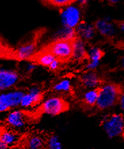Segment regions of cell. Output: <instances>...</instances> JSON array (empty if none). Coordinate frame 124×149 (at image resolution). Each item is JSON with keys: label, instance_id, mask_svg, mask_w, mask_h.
Wrapping results in <instances>:
<instances>
[{"label": "cell", "instance_id": "cell-1", "mask_svg": "<svg viewBox=\"0 0 124 149\" xmlns=\"http://www.w3.org/2000/svg\"><path fill=\"white\" fill-rule=\"evenodd\" d=\"M122 92L118 85L113 83H106L98 88V99L96 107L99 110L105 111L112 109L118 104Z\"/></svg>", "mask_w": 124, "mask_h": 149}, {"label": "cell", "instance_id": "cell-2", "mask_svg": "<svg viewBox=\"0 0 124 149\" xmlns=\"http://www.w3.org/2000/svg\"><path fill=\"white\" fill-rule=\"evenodd\" d=\"M101 123L103 130L109 138H117L124 134V117L121 113L105 115Z\"/></svg>", "mask_w": 124, "mask_h": 149}, {"label": "cell", "instance_id": "cell-3", "mask_svg": "<svg viewBox=\"0 0 124 149\" xmlns=\"http://www.w3.org/2000/svg\"><path fill=\"white\" fill-rule=\"evenodd\" d=\"M83 18L82 8L75 3L61 8L60 19L63 26L75 29L81 23Z\"/></svg>", "mask_w": 124, "mask_h": 149}, {"label": "cell", "instance_id": "cell-4", "mask_svg": "<svg viewBox=\"0 0 124 149\" xmlns=\"http://www.w3.org/2000/svg\"><path fill=\"white\" fill-rule=\"evenodd\" d=\"M69 108V104L63 97L51 96L44 99L41 102L40 110L45 115L57 116L64 113Z\"/></svg>", "mask_w": 124, "mask_h": 149}, {"label": "cell", "instance_id": "cell-5", "mask_svg": "<svg viewBox=\"0 0 124 149\" xmlns=\"http://www.w3.org/2000/svg\"><path fill=\"white\" fill-rule=\"evenodd\" d=\"M45 49L52 54L62 63L72 60L73 41L67 40H54L47 45Z\"/></svg>", "mask_w": 124, "mask_h": 149}, {"label": "cell", "instance_id": "cell-6", "mask_svg": "<svg viewBox=\"0 0 124 149\" xmlns=\"http://www.w3.org/2000/svg\"><path fill=\"white\" fill-rule=\"evenodd\" d=\"M24 94L23 91L19 89L2 92L0 94V112L5 113L20 107Z\"/></svg>", "mask_w": 124, "mask_h": 149}, {"label": "cell", "instance_id": "cell-7", "mask_svg": "<svg viewBox=\"0 0 124 149\" xmlns=\"http://www.w3.org/2000/svg\"><path fill=\"white\" fill-rule=\"evenodd\" d=\"M94 25L97 33L105 38H113L117 36V31H119L118 26L109 16L97 20Z\"/></svg>", "mask_w": 124, "mask_h": 149}, {"label": "cell", "instance_id": "cell-8", "mask_svg": "<svg viewBox=\"0 0 124 149\" xmlns=\"http://www.w3.org/2000/svg\"><path fill=\"white\" fill-rule=\"evenodd\" d=\"M20 80V74L16 70L6 67L0 69V90L1 92L11 90Z\"/></svg>", "mask_w": 124, "mask_h": 149}, {"label": "cell", "instance_id": "cell-9", "mask_svg": "<svg viewBox=\"0 0 124 149\" xmlns=\"http://www.w3.org/2000/svg\"><path fill=\"white\" fill-rule=\"evenodd\" d=\"M5 122L12 130H22L27 124V117L24 111L19 109H13L7 114Z\"/></svg>", "mask_w": 124, "mask_h": 149}, {"label": "cell", "instance_id": "cell-10", "mask_svg": "<svg viewBox=\"0 0 124 149\" xmlns=\"http://www.w3.org/2000/svg\"><path fill=\"white\" fill-rule=\"evenodd\" d=\"M42 98L43 91L40 87L38 86H31L27 92H24L20 107L24 109H30L40 102Z\"/></svg>", "mask_w": 124, "mask_h": 149}, {"label": "cell", "instance_id": "cell-11", "mask_svg": "<svg viewBox=\"0 0 124 149\" xmlns=\"http://www.w3.org/2000/svg\"><path fill=\"white\" fill-rule=\"evenodd\" d=\"M103 56H104V52L100 47L96 45L88 47L86 60L88 61L86 64V71H94L98 69Z\"/></svg>", "mask_w": 124, "mask_h": 149}, {"label": "cell", "instance_id": "cell-12", "mask_svg": "<svg viewBox=\"0 0 124 149\" xmlns=\"http://www.w3.org/2000/svg\"><path fill=\"white\" fill-rule=\"evenodd\" d=\"M38 53V47L33 41L20 45L14 52V56L18 61H26L32 60Z\"/></svg>", "mask_w": 124, "mask_h": 149}, {"label": "cell", "instance_id": "cell-13", "mask_svg": "<svg viewBox=\"0 0 124 149\" xmlns=\"http://www.w3.org/2000/svg\"><path fill=\"white\" fill-rule=\"evenodd\" d=\"M77 37L86 42L92 41L96 37L97 31L94 24L82 22L75 29Z\"/></svg>", "mask_w": 124, "mask_h": 149}, {"label": "cell", "instance_id": "cell-14", "mask_svg": "<svg viewBox=\"0 0 124 149\" xmlns=\"http://www.w3.org/2000/svg\"><path fill=\"white\" fill-rule=\"evenodd\" d=\"M88 47L87 42L77 37L73 41V56L72 60L75 62H82L87 60Z\"/></svg>", "mask_w": 124, "mask_h": 149}, {"label": "cell", "instance_id": "cell-15", "mask_svg": "<svg viewBox=\"0 0 124 149\" xmlns=\"http://www.w3.org/2000/svg\"><path fill=\"white\" fill-rule=\"evenodd\" d=\"M82 86L87 90L98 89L101 86L100 77L95 71H87L80 76Z\"/></svg>", "mask_w": 124, "mask_h": 149}, {"label": "cell", "instance_id": "cell-16", "mask_svg": "<svg viewBox=\"0 0 124 149\" xmlns=\"http://www.w3.org/2000/svg\"><path fill=\"white\" fill-rule=\"evenodd\" d=\"M20 140L17 132L12 129H2L0 134V142L6 144L8 147L16 146Z\"/></svg>", "mask_w": 124, "mask_h": 149}, {"label": "cell", "instance_id": "cell-17", "mask_svg": "<svg viewBox=\"0 0 124 149\" xmlns=\"http://www.w3.org/2000/svg\"><path fill=\"white\" fill-rule=\"evenodd\" d=\"M56 59V58L50 52L45 49L42 51H40V52L37 53V54L32 60L36 62L38 65L49 69L52 64Z\"/></svg>", "mask_w": 124, "mask_h": 149}, {"label": "cell", "instance_id": "cell-18", "mask_svg": "<svg viewBox=\"0 0 124 149\" xmlns=\"http://www.w3.org/2000/svg\"><path fill=\"white\" fill-rule=\"evenodd\" d=\"M75 29H72L68 26H63L59 28L53 34V41L54 40H67L72 41L77 38Z\"/></svg>", "mask_w": 124, "mask_h": 149}, {"label": "cell", "instance_id": "cell-19", "mask_svg": "<svg viewBox=\"0 0 124 149\" xmlns=\"http://www.w3.org/2000/svg\"><path fill=\"white\" fill-rule=\"evenodd\" d=\"M23 144L25 149L43 148L45 145V140L40 134H32L24 139Z\"/></svg>", "mask_w": 124, "mask_h": 149}, {"label": "cell", "instance_id": "cell-20", "mask_svg": "<svg viewBox=\"0 0 124 149\" xmlns=\"http://www.w3.org/2000/svg\"><path fill=\"white\" fill-rule=\"evenodd\" d=\"M98 99V88L86 90L82 94V100L86 107H93L96 106Z\"/></svg>", "mask_w": 124, "mask_h": 149}, {"label": "cell", "instance_id": "cell-21", "mask_svg": "<svg viewBox=\"0 0 124 149\" xmlns=\"http://www.w3.org/2000/svg\"><path fill=\"white\" fill-rule=\"evenodd\" d=\"M73 89L71 80L68 78H64L59 81L53 86V90L60 94H65L71 92Z\"/></svg>", "mask_w": 124, "mask_h": 149}, {"label": "cell", "instance_id": "cell-22", "mask_svg": "<svg viewBox=\"0 0 124 149\" xmlns=\"http://www.w3.org/2000/svg\"><path fill=\"white\" fill-rule=\"evenodd\" d=\"M46 149H64L60 138L56 135H52L46 141Z\"/></svg>", "mask_w": 124, "mask_h": 149}, {"label": "cell", "instance_id": "cell-23", "mask_svg": "<svg viewBox=\"0 0 124 149\" xmlns=\"http://www.w3.org/2000/svg\"><path fill=\"white\" fill-rule=\"evenodd\" d=\"M43 1L48 6L61 9L70 4L74 3L76 0H43Z\"/></svg>", "mask_w": 124, "mask_h": 149}, {"label": "cell", "instance_id": "cell-24", "mask_svg": "<svg viewBox=\"0 0 124 149\" xmlns=\"http://www.w3.org/2000/svg\"><path fill=\"white\" fill-rule=\"evenodd\" d=\"M38 65L33 60L26 61L23 65V71L26 74H31L36 71Z\"/></svg>", "mask_w": 124, "mask_h": 149}, {"label": "cell", "instance_id": "cell-25", "mask_svg": "<svg viewBox=\"0 0 124 149\" xmlns=\"http://www.w3.org/2000/svg\"><path fill=\"white\" fill-rule=\"evenodd\" d=\"M118 104L119 107H120V109L124 113V91H122L121 93L120 97H119Z\"/></svg>", "mask_w": 124, "mask_h": 149}, {"label": "cell", "instance_id": "cell-26", "mask_svg": "<svg viewBox=\"0 0 124 149\" xmlns=\"http://www.w3.org/2000/svg\"><path fill=\"white\" fill-rule=\"evenodd\" d=\"M90 0H76L75 3L79 6V7L83 8L86 6L89 3Z\"/></svg>", "mask_w": 124, "mask_h": 149}, {"label": "cell", "instance_id": "cell-27", "mask_svg": "<svg viewBox=\"0 0 124 149\" xmlns=\"http://www.w3.org/2000/svg\"><path fill=\"white\" fill-rule=\"evenodd\" d=\"M117 26H118V29H119V31L124 34V21L119 22V23L117 24Z\"/></svg>", "mask_w": 124, "mask_h": 149}, {"label": "cell", "instance_id": "cell-28", "mask_svg": "<svg viewBox=\"0 0 124 149\" xmlns=\"http://www.w3.org/2000/svg\"><path fill=\"white\" fill-rule=\"evenodd\" d=\"M106 1L108 2L109 3L112 4V5H115V4L118 3L121 0H106Z\"/></svg>", "mask_w": 124, "mask_h": 149}, {"label": "cell", "instance_id": "cell-29", "mask_svg": "<svg viewBox=\"0 0 124 149\" xmlns=\"http://www.w3.org/2000/svg\"><path fill=\"white\" fill-rule=\"evenodd\" d=\"M8 146L3 142H0V149H8Z\"/></svg>", "mask_w": 124, "mask_h": 149}, {"label": "cell", "instance_id": "cell-30", "mask_svg": "<svg viewBox=\"0 0 124 149\" xmlns=\"http://www.w3.org/2000/svg\"><path fill=\"white\" fill-rule=\"evenodd\" d=\"M121 67H122V68L124 69V56L122 57V58H121Z\"/></svg>", "mask_w": 124, "mask_h": 149}, {"label": "cell", "instance_id": "cell-31", "mask_svg": "<svg viewBox=\"0 0 124 149\" xmlns=\"http://www.w3.org/2000/svg\"><path fill=\"white\" fill-rule=\"evenodd\" d=\"M88 149H93V148H88Z\"/></svg>", "mask_w": 124, "mask_h": 149}, {"label": "cell", "instance_id": "cell-32", "mask_svg": "<svg viewBox=\"0 0 124 149\" xmlns=\"http://www.w3.org/2000/svg\"><path fill=\"white\" fill-rule=\"evenodd\" d=\"M40 149H43V148H40Z\"/></svg>", "mask_w": 124, "mask_h": 149}]
</instances>
